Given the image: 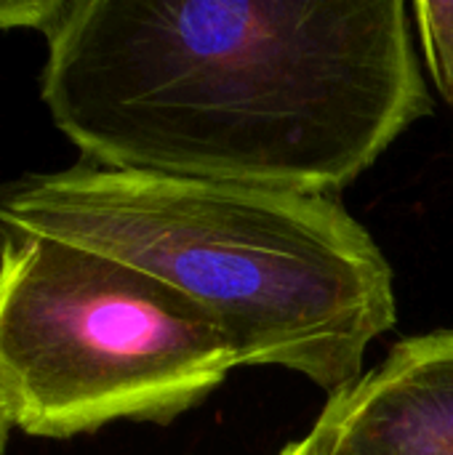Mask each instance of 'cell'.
Returning <instances> with one entry per match:
<instances>
[{
    "label": "cell",
    "mask_w": 453,
    "mask_h": 455,
    "mask_svg": "<svg viewBox=\"0 0 453 455\" xmlns=\"http://www.w3.org/2000/svg\"><path fill=\"white\" fill-rule=\"evenodd\" d=\"M403 0H67L40 96L83 163L331 197L433 115Z\"/></svg>",
    "instance_id": "6da1fadb"
},
{
    "label": "cell",
    "mask_w": 453,
    "mask_h": 455,
    "mask_svg": "<svg viewBox=\"0 0 453 455\" xmlns=\"http://www.w3.org/2000/svg\"><path fill=\"white\" fill-rule=\"evenodd\" d=\"M0 229L133 267L200 309L238 368H280L328 400L398 317L392 267L334 197L77 163L0 187Z\"/></svg>",
    "instance_id": "7a4b0ae2"
},
{
    "label": "cell",
    "mask_w": 453,
    "mask_h": 455,
    "mask_svg": "<svg viewBox=\"0 0 453 455\" xmlns=\"http://www.w3.org/2000/svg\"><path fill=\"white\" fill-rule=\"evenodd\" d=\"M238 360L160 280L43 235L0 229V403L13 429L67 440L171 424Z\"/></svg>",
    "instance_id": "3957f363"
},
{
    "label": "cell",
    "mask_w": 453,
    "mask_h": 455,
    "mask_svg": "<svg viewBox=\"0 0 453 455\" xmlns=\"http://www.w3.org/2000/svg\"><path fill=\"white\" fill-rule=\"evenodd\" d=\"M310 440L320 455H453V331L398 341L328 400Z\"/></svg>",
    "instance_id": "277c9868"
},
{
    "label": "cell",
    "mask_w": 453,
    "mask_h": 455,
    "mask_svg": "<svg viewBox=\"0 0 453 455\" xmlns=\"http://www.w3.org/2000/svg\"><path fill=\"white\" fill-rule=\"evenodd\" d=\"M411 19L430 77L453 107V0L411 3Z\"/></svg>",
    "instance_id": "5b68a950"
},
{
    "label": "cell",
    "mask_w": 453,
    "mask_h": 455,
    "mask_svg": "<svg viewBox=\"0 0 453 455\" xmlns=\"http://www.w3.org/2000/svg\"><path fill=\"white\" fill-rule=\"evenodd\" d=\"M67 0H0V32L40 29L43 35L64 11Z\"/></svg>",
    "instance_id": "8992f818"
},
{
    "label": "cell",
    "mask_w": 453,
    "mask_h": 455,
    "mask_svg": "<svg viewBox=\"0 0 453 455\" xmlns=\"http://www.w3.org/2000/svg\"><path fill=\"white\" fill-rule=\"evenodd\" d=\"M280 455H320V453H318L315 443H312V440H310V435H307L304 440H299V443L288 445V448H286Z\"/></svg>",
    "instance_id": "52a82bcc"
},
{
    "label": "cell",
    "mask_w": 453,
    "mask_h": 455,
    "mask_svg": "<svg viewBox=\"0 0 453 455\" xmlns=\"http://www.w3.org/2000/svg\"><path fill=\"white\" fill-rule=\"evenodd\" d=\"M11 429H13V424H11V419H8V413H5V408L0 403V455H5V445H8Z\"/></svg>",
    "instance_id": "ba28073f"
}]
</instances>
